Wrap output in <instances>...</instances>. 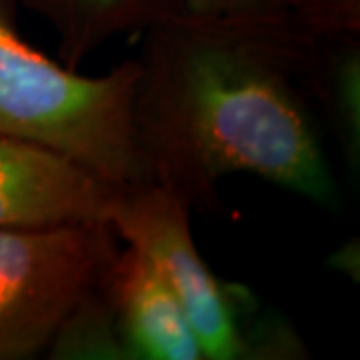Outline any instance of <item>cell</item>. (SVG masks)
<instances>
[{
	"label": "cell",
	"instance_id": "obj_1",
	"mask_svg": "<svg viewBox=\"0 0 360 360\" xmlns=\"http://www.w3.org/2000/svg\"><path fill=\"white\" fill-rule=\"evenodd\" d=\"M141 34L132 120L142 182L202 212L234 174L340 206L319 92L324 37L278 18L186 8Z\"/></svg>",
	"mask_w": 360,
	"mask_h": 360
},
{
	"label": "cell",
	"instance_id": "obj_2",
	"mask_svg": "<svg viewBox=\"0 0 360 360\" xmlns=\"http://www.w3.org/2000/svg\"><path fill=\"white\" fill-rule=\"evenodd\" d=\"M16 4L0 0V134L58 150L120 186L141 184L136 58L101 77L68 68L26 42Z\"/></svg>",
	"mask_w": 360,
	"mask_h": 360
},
{
	"label": "cell",
	"instance_id": "obj_3",
	"mask_svg": "<svg viewBox=\"0 0 360 360\" xmlns=\"http://www.w3.org/2000/svg\"><path fill=\"white\" fill-rule=\"evenodd\" d=\"M193 208L156 184L122 186L108 224L141 250L174 292L205 360L307 359L290 324L260 319L255 295L219 278L193 236Z\"/></svg>",
	"mask_w": 360,
	"mask_h": 360
},
{
	"label": "cell",
	"instance_id": "obj_4",
	"mask_svg": "<svg viewBox=\"0 0 360 360\" xmlns=\"http://www.w3.org/2000/svg\"><path fill=\"white\" fill-rule=\"evenodd\" d=\"M108 222L0 231V360L46 352L118 252Z\"/></svg>",
	"mask_w": 360,
	"mask_h": 360
},
{
	"label": "cell",
	"instance_id": "obj_5",
	"mask_svg": "<svg viewBox=\"0 0 360 360\" xmlns=\"http://www.w3.org/2000/svg\"><path fill=\"white\" fill-rule=\"evenodd\" d=\"M120 188L58 150L0 134V231L108 222Z\"/></svg>",
	"mask_w": 360,
	"mask_h": 360
},
{
	"label": "cell",
	"instance_id": "obj_6",
	"mask_svg": "<svg viewBox=\"0 0 360 360\" xmlns=\"http://www.w3.org/2000/svg\"><path fill=\"white\" fill-rule=\"evenodd\" d=\"M98 286L124 359L205 360L176 296L141 250L118 248Z\"/></svg>",
	"mask_w": 360,
	"mask_h": 360
},
{
	"label": "cell",
	"instance_id": "obj_7",
	"mask_svg": "<svg viewBox=\"0 0 360 360\" xmlns=\"http://www.w3.org/2000/svg\"><path fill=\"white\" fill-rule=\"evenodd\" d=\"M54 30L58 60L68 68L89 58L106 42L142 32L182 8L180 0H18Z\"/></svg>",
	"mask_w": 360,
	"mask_h": 360
},
{
	"label": "cell",
	"instance_id": "obj_8",
	"mask_svg": "<svg viewBox=\"0 0 360 360\" xmlns=\"http://www.w3.org/2000/svg\"><path fill=\"white\" fill-rule=\"evenodd\" d=\"M319 92L324 122L330 127L347 162L360 160V44L359 34L324 37Z\"/></svg>",
	"mask_w": 360,
	"mask_h": 360
},
{
	"label": "cell",
	"instance_id": "obj_9",
	"mask_svg": "<svg viewBox=\"0 0 360 360\" xmlns=\"http://www.w3.org/2000/svg\"><path fill=\"white\" fill-rule=\"evenodd\" d=\"M194 13L278 18L319 37L360 34V0H180Z\"/></svg>",
	"mask_w": 360,
	"mask_h": 360
},
{
	"label": "cell",
	"instance_id": "obj_10",
	"mask_svg": "<svg viewBox=\"0 0 360 360\" xmlns=\"http://www.w3.org/2000/svg\"><path fill=\"white\" fill-rule=\"evenodd\" d=\"M46 352L51 359L127 360L98 284L70 312Z\"/></svg>",
	"mask_w": 360,
	"mask_h": 360
}]
</instances>
